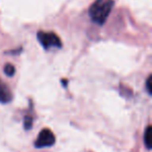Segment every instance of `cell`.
Here are the masks:
<instances>
[{
    "instance_id": "1",
    "label": "cell",
    "mask_w": 152,
    "mask_h": 152,
    "mask_svg": "<svg viewBox=\"0 0 152 152\" xmlns=\"http://www.w3.org/2000/svg\"><path fill=\"white\" fill-rule=\"evenodd\" d=\"M114 7L113 0H96L89 10V15L92 21L98 25L105 23Z\"/></svg>"
},
{
    "instance_id": "2",
    "label": "cell",
    "mask_w": 152,
    "mask_h": 152,
    "mask_svg": "<svg viewBox=\"0 0 152 152\" xmlns=\"http://www.w3.org/2000/svg\"><path fill=\"white\" fill-rule=\"evenodd\" d=\"M38 40L45 49L52 48V47H56V48H61V40H59L58 37L55 34H53V32L39 31Z\"/></svg>"
},
{
    "instance_id": "3",
    "label": "cell",
    "mask_w": 152,
    "mask_h": 152,
    "mask_svg": "<svg viewBox=\"0 0 152 152\" xmlns=\"http://www.w3.org/2000/svg\"><path fill=\"white\" fill-rule=\"evenodd\" d=\"M55 143V137L53 132L48 128L43 129L39 134L37 141L34 142V146L37 148H44V147H50Z\"/></svg>"
},
{
    "instance_id": "4",
    "label": "cell",
    "mask_w": 152,
    "mask_h": 152,
    "mask_svg": "<svg viewBox=\"0 0 152 152\" xmlns=\"http://www.w3.org/2000/svg\"><path fill=\"white\" fill-rule=\"evenodd\" d=\"M12 98V92L4 83L0 80V103H9Z\"/></svg>"
},
{
    "instance_id": "5",
    "label": "cell",
    "mask_w": 152,
    "mask_h": 152,
    "mask_svg": "<svg viewBox=\"0 0 152 152\" xmlns=\"http://www.w3.org/2000/svg\"><path fill=\"white\" fill-rule=\"evenodd\" d=\"M151 137H152V128L151 126H148L145 130V133H144V143H145L146 147L148 149H151Z\"/></svg>"
},
{
    "instance_id": "6",
    "label": "cell",
    "mask_w": 152,
    "mask_h": 152,
    "mask_svg": "<svg viewBox=\"0 0 152 152\" xmlns=\"http://www.w3.org/2000/svg\"><path fill=\"white\" fill-rule=\"evenodd\" d=\"M15 67H14L13 65H11V64H7V65H5L4 67V73L7 74V76H13L14 74H15Z\"/></svg>"
},
{
    "instance_id": "7",
    "label": "cell",
    "mask_w": 152,
    "mask_h": 152,
    "mask_svg": "<svg viewBox=\"0 0 152 152\" xmlns=\"http://www.w3.org/2000/svg\"><path fill=\"white\" fill-rule=\"evenodd\" d=\"M32 126V119L30 117H25L24 118V128L27 130V129H30Z\"/></svg>"
},
{
    "instance_id": "8",
    "label": "cell",
    "mask_w": 152,
    "mask_h": 152,
    "mask_svg": "<svg viewBox=\"0 0 152 152\" xmlns=\"http://www.w3.org/2000/svg\"><path fill=\"white\" fill-rule=\"evenodd\" d=\"M146 89H147V91H148V94L151 95L152 94V92H151V76H149L147 81H146Z\"/></svg>"
}]
</instances>
